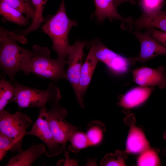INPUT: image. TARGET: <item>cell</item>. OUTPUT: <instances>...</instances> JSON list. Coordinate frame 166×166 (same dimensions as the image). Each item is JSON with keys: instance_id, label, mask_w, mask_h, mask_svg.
Masks as SVG:
<instances>
[{"instance_id": "1", "label": "cell", "mask_w": 166, "mask_h": 166, "mask_svg": "<svg viewBox=\"0 0 166 166\" xmlns=\"http://www.w3.org/2000/svg\"><path fill=\"white\" fill-rule=\"evenodd\" d=\"M17 41L24 44L27 41L25 37L0 26V68L11 82L33 55L32 51L21 47Z\"/></svg>"}, {"instance_id": "2", "label": "cell", "mask_w": 166, "mask_h": 166, "mask_svg": "<svg viewBox=\"0 0 166 166\" xmlns=\"http://www.w3.org/2000/svg\"><path fill=\"white\" fill-rule=\"evenodd\" d=\"M33 55L22 70L26 74L33 73L54 82L61 79H67L65 67L66 60L51 57L47 47L35 44L32 47Z\"/></svg>"}, {"instance_id": "3", "label": "cell", "mask_w": 166, "mask_h": 166, "mask_svg": "<svg viewBox=\"0 0 166 166\" xmlns=\"http://www.w3.org/2000/svg\"><path fill=\"white\" fill-rule=\"evenodd\" d=\"M77 25V22L67 15L65 0H61L57 12L42 27L43 32L52 40V49L57 53V58L66 60L71 46L68 40L69 32L73 26Z\"/></svg>"}, {"instance_id": "4", "label": "cell", "mask_w": 166, "mask_h": 166, "mask_svg": "<svg viewBox=\"0 0 166 166\" xmlns=\"http://www.w3.org/2000/svg\"><path fill=\"white\" fill-rule=\"evenodd\" d=\"M13 85L15 95L12 102L17 104L19 109L45 108L47 104L52 105L58 103L61 97L60 90L53 81L45 90L30 88L17 82L14 83Z\"/></svg>"}, {"instance_id": "5", "label": "cell", "mask_w": 166, "mask_h": 166, "mask_svg": "<svg viewBox=\"0 0 166 166\" xmlns=\"http://www.w3.org/2000/svg\"><path fill=\"white\" fill-rule=\"evenodd\" d=\"M32 123L30 117L22 112L12 114L5 109L0 111V133L20 144Z\"/></svg>"}, {"instance_id": "6", "label": "cell", "mask_w": 166, "mask_h": 166, "mask_svg": "<svg viewBox=\"0 0 166 166\" xmlns=\"http://www.w3.org/2000/svg\"><path fill=\"white\" fill-rule=\"evenodd\" d=\"M47 111V119L50 128L56 141L66 150V143L71 135L78 129L65 119L68 112L66 109L58 103L51 105Z\"/></svg>"}, {"instance_id": "7", "label": "cell", "mask_w": 166, "mask_h": 166, "mask_svg": "<svg viewBox=\"0 0 166 166\" xmlns=\"http://www.w3.org/2000/svg\"><path fill=\"white\" fill-rule=\"evenodd\" d=\"M86 44L85 41H77L73 45H71L67 56V79L72 86L78 102L82 108L84 107V105L80 93L79 82L85 55L83 49Z\"/></svg>"}, {"instance_id": "8", "label": "cell", "mask_w": 166, "mask_h": 166, "mask_svg": "<svg viewBox=\"0 0 166 166\" xmlns=\"http://www.w3.org/2000/svg\"><path fill=\"white\" fill-rule=\"evenodd\" d=\"M91 43L98 61L104 63L114 73H124L137 61L136 57L127 58L118 54L109 49L97 39Z\"/></svg>"}, {"instance_id": "9", "label": "cell", "mask_w": 166, "mask_h": 166, "mask_svg": "<svg viewBox=\"0 0 166 166\" xmlns=\"http://www.w3.org/2000/svg\"><path fill=\"white\" fill-rule=\"evenodd\" d=\"M47 110L46 107L40 109L37 120L26 135L35 136L41 140L47 148L46 156L51 157L59 154L65 149L54 138L48 121Z\"/></svg>"}, {"instance_id": "10", "label": "cell", "mask_w": 166, "mask_h": 166, "mask_svg": "<svg viewBox=\"0 0 166 166\" xmlns=\"http://www.w3.org/2000/svg\"><path fill=\"white\" fill-rule=\"evenodd\" d=\"M147 29L143 33L137 30L132 32L140 43V51L136 61L142 63L159 55L166 54V47L155 38L150 30Z\"/></svg>"}, {"instance_id": "11", "label": "cell", "mask_w": 166, "mask_h": 166, "mask_svg": "<svg viewBox=\"0 0 166 166\" xmlns=\"http://www.w3.org/2000/svg\"><path fill=\"white\" fill-rule=\"evenodd\" d=\"M132 73L133 81L140 86L166 89V71L163 65L156 69L141 67L133 70Z\"/></svg>"}, {"instance_id": "12", "label": "cell", "mask_w": 166, "mask_h": 166, "mask_svg": "<svg viewBox=\"0 0 166 166\" xmlns=\"http://www.w3.org/2000/svg\"><path fill=\"white\" fill-rule=\"evenodd\" d=\"M46 152L45 147L43 144H33L27 149L22 150L12 157L5 166H31Z\"/></svg>"}, {"instance_id": "13", "label": "cell", "mask_w": 166, "mask_h": 166, "mask_svg": "<svg viewBox=\"0 0 166 166\" xmlns=\"http://www.w3.org/2000/svg\"><path fill=\"white\" fill-rule=\"evenodd\" d=\"M130 24L137 30L152 28L166 33V10H160L149 14H142L137 18L132 19Z\"/></svg>"}, {"instance_id": "14", "label": "cell", "mask_w": 166, "mask_h": 166, "mask_svg": "<svg viewBox=\"0 0 166 166\" xmlns=\"http://www.w3.org/2000/svg\"><path fill=\"white\" fill-rule=\"evenodd\" d=\"M96 8L95 16L99 22H102L106 18L110 20H116L130 23L132 18H125L118 12L113 0H94Z\"/></svg>"}, {"instance_id": "15", "label": "cell", "mask_w": 166, "mask_h": 166, "mask_svg": "<svg viewBox=\"0 0 166 166\" xmlns=\"http://www.w3.org/2000/svg\"><path fill=\"white\" fill-rule=\"evenodd\" d=\"M154 89V87L139 86L128 91L121 98L119 104L126 109L137 107L142 104L149 97Z\"/></svg>"}, {"instance_id": "16", "label": "cell", "mask_w": 166, "mask_h": 166, "mask_svg": "<svg viewBox=\"0 0 166 166\" xmlns=\"http://www.w3.org/2000/svg\"><path fill=\"white\" fill-rule=\"evenodd\" d=\"M98 61L95 55L94 46L91 43L89 51L83 64L81 72L79 91L81 97L83 101L84 96Z\"/></svg>"}, {"instance_id": "17", "label": "cell", "mask_w": 166, "mask_h": 166, "mask_svg": "<svg viewBox=\"0 0 166 166\" xmlns=\"http://www.w3.org/2000/svg\"><path fill=\"white\" fill-rule=\"evenodd\" d=\"M149 148V142L143 131L133 124L131 125L126 142L125 152L141 153Z\"/></svg>"}, {"instance_id": "18", "label": "cell", "mask_w": 166, "mask_h": 166, "mask_svg": "<svg viewBox=\"0 0 166 166\" xmlns=\"http://www.w3.org/2000/svg\"><path fill=\"white\" fill-rule=\"evenodd\" d=\"M0 14L6 20L20 26L27 24L28 19L2 0H0Z\"/></svg>"}, {"instance_id": "19", "label": "cell", "mask_w": 166, "mask_h": 166, "mask_svg": "<svg viewBox=\"0 0 166 166\" xmlns=\"http://www.w3.org/2000/svg\"><path fill=\"white\" fill-rule=\"evenodd\" d=\"M32 3L35 10V16L30 26L22 31L19 34L25 37L30 33L35 30L40 26L43 21L42 14L48 0H30Z\"/></svg>"}, {"instance_id": "20", "label": "cell", "mask_w": 166, "mask_h": 166, "mask_svg": "<svg viewBox=\"0 0 166 166\" xmlns=\"http://www.w3.org/2000/svg\"><path fill=\"white\" fill-rule=\"evenodd\" d=\"M105 130V125L100 121H93L89 124L86 134L90 146L98 145L101 142Z\"/></svg>"}, {"instance_id": "21", "label": "cell", "mask_w": 166, "mask_h": 166, "mask_svg": "<svg viewBox=\"0 0 166 166\" xmlns=\"http://www.w3.org/2000/svg\"><path fill=\"white\" fill-rule=\"evenodd\" d=\"M15 95L13 85L2 77L0 80V111L4 109L8 104L12 102Z\"/></svg>"}, {"instance_id": "22", "label": "cell", "mask_w": 166, "mask_h": 166, "mask_svg": "<svg viewBox=\"0 0 166 166\" xmlns=\"http://www.w3.org/2000/svg\"><path fill=\"white\" fill-rule=\"evenodd\" d=\"M69 140L71 144L68 149L73 152L77 153L80 150L90 146L86 134L77 130L71 135Z\"/></svg>"}, {"instance_id": "23", "label": "cell", "mask_w": 166, "mask_h": 166, "mask_svg": "<svg viewBox=\"0 0 166 166\" xmlns=\"http://www.w3.org/2000/svg\"><path fill=\"white\" fill-rule=\"evenodd\" d=\"M22 151V144L15 140L0 133V161L9 151L19 152Z\"/></svg>"}, {"instance_id": "24", "label": "cell", "mask_w": 166, "mask_h": 166, "mask_svg": "<svg viewBox=\"0 0 166 166\" xmlns=\"http://www.w3.org/2000/svg\"><path fill=\"white\" fill-rule=\"evenodd\" d=\"M158 153L157 151L150 148L145 150L140 153L137 160V165L140 166L160 165Z\"/></svg>"}, {"instance_id": "25", "label": "cell", "mask_w": 166, "mask_h": 166, "mask_svg": "<svg viewBox=\"0 0 166 166\" xmlns=\"http://www.w3.org/2000/svg\"><path fill=\"white\" fill-rule=\"evenodd\" d=\"M2 0L22 14H25L28 19H34L35 10L31 2H25L22 0Z\"/></svg>"}, {"instance_id": "26", "label": "cell", "mask_w": 166, "mask_h": 166, "mask_svg": "<svg viewBox=\"0 0 166 166\" xmlns=\"http://www.w3.org/2000/svg\"><path fill=\"white\" fill-rule=\"evenodd\" d=\"M142 14H149L160 10L165 0H138Z\"/></svg>"}, {"instance_id": "27", "label": "cell", "mask_w": 166, "mask_h": 166, "mask_svg": "<svg viewBox=\"0 0 166 166\" xmlns=\"http://www.w3.org/2000/svg\"><path fill=\"white\" fill-rule=\"evenodd\" d=\"M125 155L117 150L114 153L106 155L100 162L101 166H125Z\"/></svg>"}, {"instance_id": "28", "label": "cell", "mask_w": 166, "mask_h": 166, "mask_svg": "<svg viewBox=\"0 0 166 166\" xmlns=\"http://www.w3.org/2000/svg\"><path fill=\"white\" fill-rule=\"evenodd\" d=\"M152 36L166 47V33L153 28H148Z\"/></svg>"}, {"instance_id": "29", "label": "cell", "mask_w": 166, "mask_h": 166, "mask_svg": "<svg viewBox=\"0 0 166 166\" xmlns=\"http://www.w3.org/2000/svg\"><path fill=\"white\" fill-rule=\"evenodd\" d=\"M115 6L117 7L124 2H128L132 5H135L136 2L134 0H113Z\"/></svg>"}, {"instance_id": "30", "label": "cell", "mask_w": 166, "mask_h": 166, "mask_svg": "<svg viewBox=\"0 0 166 166\" xmlns=\"http://www.w3.org/2000/svg\"><path fill=\"white\" fill-rule=\"evenodd\" d=\"M164 138L166 140V131H165L163 134Z\"/></svg>"}, {"instance_id": "31", "label": "cell", "mask_w": 166, "mask_h": 166, "mask_svg": "<svg viewBox=\"0 0 166 166\" xmlns=\"http://www.w3.org/2000/svg\"><path fill=\"white\" fill-rule=\"evenodd\" d=\"M22 0L24 2H30V0Z\"/></svg>"}, {"instance_id": "32", "label": "cell", "mask_w": 166, "mask_h": 166, "mask_svg": "<svg viewBox=\"0 0 166 166\" xmlns=\"http://www.w3.org/2000/svg\"><path fill=\"white\" fill-rule=\"evenodd\" d=\"M164 154L165 155H166V149H165L164 150Z\"/></svg>"}]
</instances>
